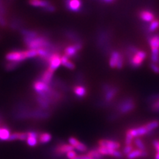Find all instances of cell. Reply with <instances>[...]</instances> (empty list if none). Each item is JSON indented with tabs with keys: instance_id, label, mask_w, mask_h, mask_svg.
Instances as JSON below:
<instances>
[{
	"instance_id": "obj_10",
	"label": "cell",
	"mask_w": 159,
	"mask_h": 159,
	"mask_svg": "<svg viewBox=\"0 0 159 159\" xmlns=\"http://www.w3.org/2000/svg\"><path fill=\"white\" fill-rule=\"evenodd\" d=\"M96 149L98 151V152L103 156H104V155L111 156V157L117 158H121L123 157L122 152L119 151L118 150H116V149L107 148L103 147H98Z\"/></svg>"
},
{
	"instance_id": "obj_12",
	"label": "cell",
	"mask_w": 159,
	"mask_h": 159,
	"mask_svg": "<svg viewBox=\"0 0 159 159\" xmlns=\"http://www.w3.org/2000/svg\"><path fill=\"white\" fill-rule=\"evenodd\" d=\"M98 145L99 147H103L111 149H116V150H118L119 148H121V144L119 142L104 139H100L98 141Z\"/></svg>"
},
{
	"instance_id": "obj_38",
	"label": "cell",
	"mask_w": 159,
	"mask_h": 159,
	"mask_svg": "<svg viewBox=\"0 0 159 159\" xmlns=\"http://www.w3.org/2000/svg\"><path fill=\"white\" fill-rule=\"evenodd\" d=\"M102 1H103L104 2H106V3H111L114 1V0H102Z\"/></svg>"
},
{
	"instance_id": "obj_17",
	"label": "cell",
	"mask_w": 159,
	"mask_h": 159,
	"mask_svg": "<svg viewBox=\"0 0 159 159\" xmlns=\"http://www.w3.org/2000/svg\"><path fill=\"white\" fill-rule=\"evenodd\" d=\"M139 17L143 21L147 23H151L153 20H155L156 19L155 13L151 11L146 9H143L142 11H139Z\"/></svg>"
},
{
	"instance_id": "obj_28",
	"label": "cell",
	"mask_w": 159,
	"mask_h": 159,
	"mask_svg": "<svg viewBox=\"0 0 159 159\" xmlns=\"http://www.w3.org/2000/svg\"><path fill=\"white\" fill-rule=\"evenodd\" d=\"M21 63L19 62H9L8 61L7 63L5 65V68L6 69V70L10 71V70H13L14 69H16Z\"/></svg>"
},
{
	"instance_id": "obj_15",
	"label": "cell",
	"mask_w": 159,
	"mask_h": 159,
	"mask_svg": "<svg viewBox=\"0 0 159 159\" xmlns=\"http://www.w3.org/2000/svg\"><path fill=\"white\" fill-rule=\"evenodd\" d=\"M27 139L26 140L27 144L31 147H34L37 145L39 143V133L37 131H27Z\"/></svg>"
},
{
	"instance_id": "obj_5",
	"label": "cell",
	"mask_w": 159,
	"mask_h": 159,
	"mask_svg": "<svg viewBox=\"0 0 159 159\" xmlns=\"http://www.w3.org/2000/svg\"><path fill=\"white\" fill-rule=\"evenodd\" d=\"M119 91L118 88L113 86L110 84H104L102 86V92L103 93L104 102L106 103L111 102L117 95Z\"/></svg>"
},
{
	"instance_id": "obj_20",
	"label": "cell",
	"mask_w": 159,
	"mask_h": 159,
	"mask_svg": "<svg viewBox=\"0 0 159 159\" xmlns=\"http://www.w3.org/2000/svg\"><path fill=\"white\" fill-rule=\"evenodd\" d=\"M29 3L33 7L43 8L44 10L51 5L48 0H29Z\"/></svg>"
},
{
	"instance_id": "obj_24",
	"label": "cell",
	"mask_w": 159,
	"mask_h": 159,
	"mask_svg": "<svg viewBox=\"0 0 159 159\" xmlns=\"http://www.w3.org/2000/svg\"><path fill=\"white\" fill-rule=\"evenodd\" d=\"M144 125L145 126L149 133H152L154 130H155L156 129H157L159 127V121L153 120L146 123L145 125Z\"/></svg>"
},
{
	"instance_id": "obj_8",
	"label": "cell",
	"mask_w": 159,
	"mask_h": 159,
	"mask_svg": "<svg viewBox=\"0 0 159 159\" xmlns=\"http://www.w3.org/2000/svg\"><path fill=\"white\" fill-rule=\"evenodd\" d=\"M47 64H48V68L49 69H51L52 71L54 72L60 66H61V56L57 52H54L48 58Z\"/></svg>"
},
{
	"instance_id": "obj_22",
	"label": "cell",
	"mask_w": 159,
	"mask_h": 159,
	"mask_svg": "<svg viewBox=\"0 0 159 159\" xmlns=\"http://www.w3.org/2000/svg\"><path fill=\"white\" fill-rule=\"evenodd\" d=\"M52 140V135L51 133L44 132L39 134V143L41 144H46Z\"/></svg>"
},
{
	"instance_id": "obj_32",
	"label": "cell",
	"mask_w": 159,
	"mask_h": 159,
	"mask_svg": "<svg viewBox=\"0 0 159 159\" xmlns=\"http://www.w3.org/2000/svg\"><path fill=\"white\" fill-rule=\"evenodd\" d=\"M133 150H134V147H133V145H125V147H124L123 149L122 153H123V155L127 156L131 152H132Z\"/></svg>"
},
{
	"instance_id": "obj_6",
	"label": "cell",
	"mask_w": 159,
	"mask_h": 159,
	"mask_svg": "<svg viewBox=\"0 0 159 159\" xmlns=\"http://www.w3.org/2000/svg\"><path fill=\"white\" fill-rule=\"evenodd\" d=\"M109 66L112 68L121 69L123 66V58L122 54L117 51H114L111 53L109 61Z\"/></svg>"
},
{
	"instance_id": "obj_3",
	"label": "cell",
	"mask_w": 159,
	"mask_h": 159,
	"mask_svg": "<svg viewBox=\"0 0 159 159\" xmlns=\"http://www.w3.org/2000/svg\"><path fill=\"white\" fill-rule=\"evenodd\" d=\"M136 106V102L132 98H127L117 104V111L119 114L125 115L133 111L135 109Z\"/></svg>"
},
{
	"instance_id": "obj_27",
	"label": "cell",
	"mask_w": 159,
	"mask_h": 159,
	"mask_svg": "<svg viewBox=\"0 0 159 159\" xmlns=\"http://www.w3.org/2000/svg\"><path fill=\"white\" fill-rule=\"evenodd\" d=\"M159 28V20L155 19L149 24L148 29L149 32H155Z\"/></svg>"
},
{
	"instance_id": "obj_31",
	"label": "cell",
	"mask_w": 159,
	"mask_h": 159,
	"mask_svg": "<svg viewBox=\"0 0 159 159\" xmlns=\"http://www.w3.org/2000/svg\"><path fill=\"white\" fill-rule=\"evenodd\" d=\"M150 109L152 112H159V99L151 104Z\"/></svg>"
},
{
	"instance_id": "obj_19",
	"label": "cell",
	"mask_w": 159,
	"mask_h": 159,
	"mask_svg": "<svg viewBox=\"0 0 159 159\" xmlns=\"http://www.w3.org/2000/svg\"><path fill=\"white\" fill-rule=\"evenodd\" d=\"M148 152L147 151H141L139 149H134V150L127 155V159H137L139 158H145L148 156Z\"/></svg>"
},
{
	"instance_id": "obj_21",
	"label": "cell",
	"mask_w": 159,
	"mask_h": 159,
	"mask_svg": "<svg viewBox=\"0 0 159 159\" xmlns=\"http://www.w3.org/2000/svg\"><path fill=\"white\" fill-rule=\"evenodd\" d=\"M11 134V133L9 127L6 126L0 127V141H8Z\"/></svg>"
},
{
	"instance_id": "obj_35",
	"label": "cell",
	"mask_w": 159,
	"mask_h": 159,
	"mask_svg": "<svg viewBox=\"0 0 159 159\" xmlns=\"http://www.w3.org/2000/svg\"><path fill=\"white\" fill-rule=\"evenodd\" d=\"M79 141H80L78 140V139L76 137H70L68 139V143H69V144L71 146H72L74 148L76 146V145L78 143Z\"/></svg>"
},
{
	"instance_id": "obj_26",
	"label": "cell",
	"mask_w": 159,
	"mask_h": 159,
	"mask_svg": "<svg viewBox=\"0 0 159 159\" xmlns=\"http://www.w3.org/2000/svg\"><path fill=\"white\" fill-rule=\"evenodd\" d=\"M134 144L137 148V149L141 151H146V147L145 143H143L142 139L140 137H137L134 139Z\"/></svg>"
},
{
	"instance_id": "obj_30",
	"label": "cell",
	"mask_w": 159,
	"mask_h": 159,
	"mask_svg": "<svg viewBox=\"0 0 159 159\" xmlns=\"http://www.w3.org/2000/svg\"><path fill=\"white\" fill-rule=\"evenodd\" d=\"M134 141V138L131 135L130 133L127 131L125 133V145H131L133 144V141Z\"/></svg>"
},
{
	"instance_id": "obj_34",
	"label": "cell",
	"mask_w": 159,
	"mask_h": 159,
	"mask_svg": "<svg viewBox=\"0 0 159 159\" xmlns=\"http://www.w3.org/2000/svg\"><path fill=\"white\" fill-rule=\"evenodd\" d=\"M150 68L151 70L155 74H159V64L155 63H151L150 64Z\"/></svg>"
},
{
	"instance_id": "obj_40",
	"label": "cell",
	"mask_w": 159,
	"mask_h": 159,
	"mask_svg": "<svg viewBox=\"0 0 159 159\" xmlns=\"http://www.w3.org/2000/svg\"><path fill=\"white\" fill-rule=\"evenodd\" d=\"M0 123H1V120H0Z\"/></svg>"
},
{
	"instance_id": "obj_23",
	"label": "cell",
	"mask_w": 159,
	"mask_h": 159,
	"mask_svg": "<svg viewBox=\"0 0 159 159\" xmlns=\"http://www.w3.org/2000/svg\"><path fill=\"white\" fill-rule=\"evenodd\" d=\"M61 64H62L64 66H65L68 69L73 70L75 68V65H74V64L72 61H70L69 58H68L65 55L61 57Z\"/></svg>"
},
{
	"instance_id": "obj_4",
	"label": "cell",
	"mask_w": 159,
	"mask_h": 159,
	"mask_svg": "<svg viewBox=\"0 0 159 159\" xmlns=\"http://www.w3.org/2000/svg\"><path fill=\"white\" fill-rule=\"evenodd\" d=\"M6 58L9 62H16L21 63L25 60L30 58L29 50L26 51H13L6 54Z\"/></svg>"
},
{
	"instance_id": "obj_37",
	"label": "cell",
	"mask_w": 159,
	"mask_h": 159,
	"mask_svg": "<svg viewBox=\"0 0 159 159\" xmlns=\"http://www.w3.org/2000/svg\"><path fill=\"white\" fill-rule=\"evenodd\" d=\"M74 159H90L86 155H77Z\"/></svg>"
},
{
	"instance_id": "obj_1",
	"label": "cell",
	"mask_w": 159,
	"mask_h": 159,
	"mask_svg": "<svg viewBox=\"0 0 159 159\" xmlns=\"http://www.w3.org/2000/svg\"><path fill=\"white\" fill-rule=\"evenodd\" d=\"M147 52L136 47H130L128 48L129 63L133 68L140 67L147 58Z\"/></svg>"
},
{
	"instance_id": "obj_9",
	"label": "cell",
	"mask_w": 159,
	"mask_h": 159,
	"mask_svg": "<svg viewBox=\"0 0 159 159\" xmlns=\"http://www.w3.org/2000/svg\"><path fill=\"white\" fill-rule=\"evenodd\" d=\"M33 88L37 92V94H41L48 92L52 88V86L38 79L33 82Z\"/></svg>"
},
{
	"instance_id": "obj_7",
	"label": "cell",
	"mask_w": 159,
	"mask_h": 159,
	"mask_svg": "<svg viewBox=\"0 0 159 159\" xmlns=\"http://www.w3.org/2000/svg\"><path fill=\"white\" fill-rule=\"evenodd\" d=\"M82 48V43H76L74 44L69 45L64 48V55L68 58H74L77 56L78 52L80 51Z\"/></svg>"
},
{
	"instance_id": "obj_13",
	"label": "cell",
	"mask_w": 159,
	"mask_h": 159,
	"mask_svg": "<svg viewBox=\"0 0 159 159\" xmlns=\"http://www.w3.org/2000/svg\"><path fill=\"white\" fill-rule=\"evenodd\" d=\"M128 132L131 134L133 137L135 139L137 137H141L148 135L150 133L147 129L145 125L139 126L135 128H131L128 129Z\"/></svg>"
},
{
	"instance_id": "obj_14",
	"label": "cell",
	"mask_w": 159,
	"mask_h": 159,
	"mask_svg": "<svg viewBox=\"0 0 159 159\" xmlns=\"http://www.w3.org/2000/svg\"><path fill=\"white\" fill-rule=\"evenodd\" d=\"M74 148L70 144H59L54 148V153L57 156H61L64 154H66L68 152L74 150Z\"/></svg>"
},
{
	"instance_id": "obj_16",
	"label": "cell",
	"mask_w": 159,
	"mask_h": 159,
	"mask_svg": "<svg viewBox=\"0 0 159 159\" xmlns=\"http://www.w3.org/2000/svg\"><path fill=\"white\" fill-rule=\"evenodd\" d=\"M53 76L54 72L48 68L43 72L41 76L39 77V79L41 80L43 82L46 83L48 85L51 86L52 82L53 81Z\"/></svg>"
},
{
	"instance_id": "obj_36",
	"label": "cell",
	"mask_w": 159,
	"mask_h": 159,
	"mask_svg": "<svg viewBox=\"0 0 159 159\" xmlns=\"http://www.w3.org/2000/svg\"><path fill=\"white\" fill-rule=\"evenodd\" d=\"M66 157L68 159H74L78 155H77V152L76 151H74V150H72V151L68 152L66 154Z\"/></svg>"
},
{
	"instance_id": "obj_33",
	"label": "cell",
	"mask_w": 159,
	"mask_h": 159,
	"mask_svg": "<svg viewBox=\"0 0 159 159\" xmlns=\"http://www.w3.org/2000/svg\"><path fill=\"white\" fill-rule=\"evenodd\" d=\"M20 139V132L12 133L10 135L8 141H14L16 140H19Z\"/></svg>"
},
{
	"instance_id": "obj_25",
	"label": "cell",
	"mask_w": 159,
	"mask_h": 159,
	"mask_svg": "<svg viewBox=\"0 0 159 159\" xmlns=\"http://www.w3.org/2000/svg\"><path fill=\"white\" fill-rule=\"evenodd\" d=\"M86 155L91 159H101L103 157L98 152L97 149H92V150L89 151Z\"/></svg>"
},
{
	"instance_id": "obj_18",
	"label": "cell",
	"mask_w": 159,
	"mask_h": 159,
	"mask_svg": "<svg viewBox=\"0 0 159 159\" xmlns=\"http://www.w3.org/2000/svg\"><path fill=\"white\" fill-rule=\"evenodd\" d=\"M73 92L74 95L80 99L85 98L88 93L86 88L84 85H81V84L74 86V87L73 88Z\"/></svg>"
},
{
	"instance_id": "obj_11",
	"label": "cell",
	"mask_w": 159,
	"mask_h": 159,
	"mask_svg": "<svg viewBox=\"0 0 159 159\" xmlns=\"http://www.w3.org/2000/svg\"><path fill=\"white\" fill-rule=\"evenodd\" d=\"M64 4L68 11L77 12L81 10L82 0H64Z\"/></svg>"
},
{
	"instance_id": "obj_29",
	"label": "cell",
	"mask_w": 159,
	"mask_h": 159,
	"mask_svg": "<svg viewBox=\"0 0 159 159\" xmlns=\"http://www.w3.org/2000/svg\"><path fill=\"white\" fill-rule=\"evenodd\" d=\"M74 148L76 149L78 151L81 152H85L86 151H88L87 146L85 145V144H84L80 141L78 142V143L77 144L76 146L74 147Z\"/></svg>"
},
{
	"instance_id": "obj_39",
	"label": "cell",
	"mask_w": 159,
	"mask_h": 159,
	"mask_svg": "<svg viewBox=\"0 0 159 159\" xmlns=\"http://www.w3.org/2000/svg\"><path fill=\"white\" fill-rule=\"evenodd\" d=\"M155 159H159V153L157 152L155 157Z\"/></svg>"
},
{
	"instance_id": "obj_2",
	"label": "cell",
	"mask_w": 159,
	"mask_h": 159,
	"mask_svg": "<svg viewBox=\"0 0 159 159\" xmlns=\"http://www.w3.org/2000/svg\"><path fill=\"white\" fill-rule=\"evenodd\" d=\"M148 44L151 51V62L159 64V34L149 37Z\"/></svg>"
},
{
	"instance_id": "obj_41",
	"label": "cell",
	"mask_w": 159,
	"mask_h": 159,
	"mask_svg": "<svg viewBox=\"0 0 159 159\" xmlns=\"http://www.w3.org/2000/svg\"><path fill=\"white\" fill-rule=\"evenodd\" d=\"M90 159H91V158H90Z\"/></svg>"
}]
</instances>
